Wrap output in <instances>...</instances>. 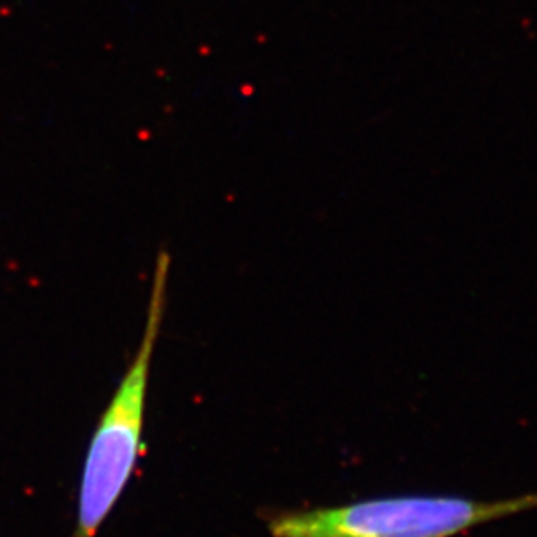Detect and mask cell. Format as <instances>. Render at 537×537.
<instances>
[{
	"mask_svg": "<svg viewBox=\"0 0 537 537\" xmlns=\"http://www.w3.org/2000/svg\"><path fill=\"white\" fill-rule=\"evenodd\" d=\"M171 258L155 260L142 342L99 417L84 459L74 537H96L129 483L143 448L150 363L166 307Z\"/></svg>",
	"mask_w": 537,
	"mask_h": 537,
	"instance_id": "1",
	"label": "cell"
},
{
	"mask_svg": "<svg viewBox=\"0 0 537 537\" xmlns=\"http://www.w3.org/2000/svg\"><path fill=\"white\" fill-rule=\"evenodd\" d=\"M537 510V492L495 500L459 495H391L271 516L272 537H454Z\"/></svg>",
	"mask_w": 537,
	"mask_h": 537,
	"instance_id": "2",
	"label": "cell"
}]
</instances>
